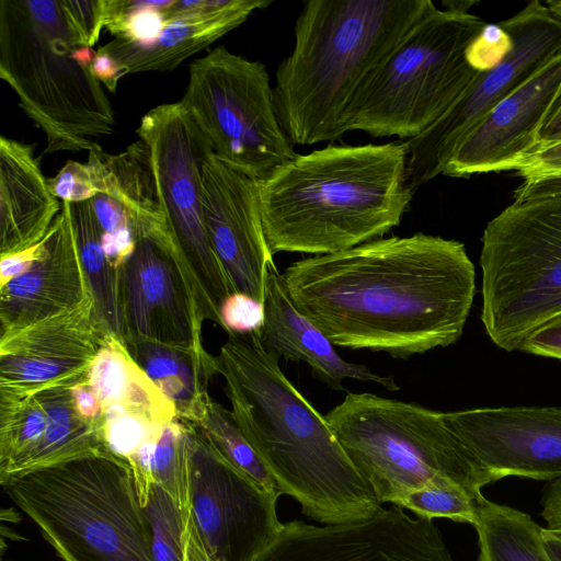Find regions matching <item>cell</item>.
Segmentation results:
<instances>
[{
	"mask_svg": "<svg viewBox=\"0 0 561 561\" xmlns=\"http://www.w3.org/2000/svg\"><path fill=\"white\" fill-rule=\"evenodd\" d=\"M283 277L293 305L334 346L397 358L456 343L476 291L465 245L425 233L306 257Z\"/></svg>",
	"mask_w": 561,
	"mask_h": 561,
	"instance_id": "6da1fadb",
	"label": "cell"
},
{
	"mask_svg": "<svg viewBox=\"0 0 561 561\" xmlns=\"http://www.w3.org/2000/svg\"><path fill=\"white\" fill-rule=\"evenodd\" d=\"M232 415L279 495L323 525L370 518L382 505L325 416L288 380L260 334L229 333L216 356Z\"/></svg>",
	"mask_w": 561,
	"mask_h": 561,
	"instance_id": "7a4b0ae2",
	"label": "cell"
},
{
	"mask_svg": "<svg viewBox=\"0 0 561 561\" xmlns=\"http://www.w3.org/2000/svg\"><path fill=\"white\" fill-rule=\"evenodd\" d=\"M412 196L404 141L330 145L259 182L273 254H331L381 238L401 222Z\"/></svg>",
	"mask_w": 561,
	"mask_h": 561,
	"instance_id": "3957f363",
	"label": "cell"
},
{
	"mask_svg": "<svg viewBox=\"0 0 561 561\" xmlns=\"http://www.w3.org/2000/svg\"><path fill=\"white\" fill-rule=\"evenodd\" d=\"M436 9L431 0H309L291 53L276 70L274 104L293 145L345 134L355 95L404 36Z\"/></svg>",
	"mask_w": 561,
	"mask_h": 561,
	"instance_id": "277c9868",
	"label": "cell"
},
{
	"mask_svg": "<svg viewBox=\"0 0 561 561\" xmlns=\"http://www.w3.org/2000/svg\"><path fill=\"white\" fill-rule=\"evenodd\" d=\"M61 0H0V78L45 134V153L101 151L116 119Z\"/></svg>",
	"mask_w": 561,
	"mask_h": 561,
	"instance_id": "5b68a950",
	"label": "cell"
},
{
	"mask_svg": "<svg viewBox=\"0 0 561 561\" xmlns=\"http://www.w3.org/2000/svg\"><path fill=\"white\" fill-rule=\"evenodd\" d=\"M0 483L64 561H153L131 470L108 449Z\"/></svg>",
	"mask_w": 561,
	"mask_h": 561,
	"instance_id": "8992f818",
	"label": "cell"
},
{
	"mask_svg": "<svg viewBox=\"0 0 561 561\" xmlns=\"http://www.w3.org/2000/svg\"><path fill=\"white\" fill-rule=\"evenodd\" d=\"M325 420L381 505L445 480L481 502L482 488L497 481L466 447L449 412L348 392Z\"/></svg>",
	"mask_w": 561,
	"mask_h": 561,
	"instance_id": "52a82bcc",
	"label": "cell"
},
{
	"mask_svg": "<svg viewBox=\"0 0 561 561\" xmlns=\"http://www.w3.org/2000/svg\"><path fill=\"white\" fill-rule=\"evenodd\" d=\"M485 22L434 9L369 76L345 116V131L412 139L439 121L479 71L466 49Z\"/></svg>",
	"mask_w": 561,
	"mask_h": 561,
	"instance_id": "ba28073f",
	"label": "cell"
},
{
	"mask_svg": "<svg viewBox=\"0 0 561 561\" xmlns=\"http://www.w3.org/2000/svg\"><path fill=\"white\" fill-rule=\"evenodd\" d=\"M481 241V320L497 347L515 351L561 313V194L513 202Z\"/></svg>",
	"mask_w": 561,
	"mask_h": 561,
	"instance_id": "9c48e42d",
	"label": "cell"
},
{
	"mask_svg": "<svg viewBox=\"0 0 561 561\" xmlns=\"http://www.w3.org/2000/svg\"><path fill=\"white\" fill-rule=\"evenodd\" d=\"M136 134L148 148L168 237L190 277L201 316L222 328L221 307L237 291L205 224L202 165L211 145L181 101L151 108Z\"/></svg>",
	"mask_w": 561,
	"mask_h": 561,
	"instance_id": "30bf717a",
	"label": "cell"
},
{
	"mask_svg": "<svg viewBox=\"0 0 561 561\" xmlns=\"http://www.w3.org/2000/svg\"><path fill=\"white\" fill-rule=\"evenodd\" d=\"M208 138L213 153L254 181L294 159L278 121L265 66L217 46L193 60L180 100Z\"/></svg>",
	"mask_w": 561,
	"mask_h": 561,
	"instance_id": "8fae6325",
	"label": "cell"
},
{
	"mask_svg": "<svg viewBox=\"0 0 561 561\" xmlns=\"http://www.w3.org/2000/svg\"><path fill=\"white\" fill-rule=\"evenodd\" d=\"M513 47L495 68L479 72L472 83L433 126L404 140L409 184L413 192L443 174L466 135L500 102L552 60L561 57V20L538 0L501 21Z\"/></svg>",
	"mask_w": 561,
	"mask_h": 561,
	"instance_id": "7c38bea8",
	"label": "cell"
},
{
	"mask_svg": "<svg viewBox=\"0 0 561 561\" xmlns=\"http://www.w3.org/2000/svg\"><path fill=\"white\" fill-rule=\"evenodd\" d=\"M187 448L191 505L213 560L254 561L283 527L278 496L229 463L190 423Z\"/></svg>",
	"mask_w": 561,
	"mask_h": 561,
	"instance_id": "4fadbf2b",
	"label": "cell"
},
{
	"mask_svg": "<svg viewBox=\"0 0 561 561\" xmlns=\"http://www.w3.org/2000/svg\"><path fill=\"white\" fill-rule=\"evenodd\" d=\"M254 561H454L433 519L382 506L359 522L291 520Z\"/></svg>",
	"mask_w": 561,
	"mask_h": 561,
	"instance_id": "5bb4252c",
	"label": "cell"
},
{
	"mask_svg": "<svg viewBox=\"0 0 561 561\" xmlns=\"http://www.w3.org/2000/svg\"><path fill=\"white\" fill-rule=\"evenodd\" d=\"M118 297L124 339L205 348L194 289L167 233L137 236L118 267Z\"/></svg>",
	"mask_w": 561,
	"mask_h": 561,
	"instance_id": "9a60e30c",
	"label": "cell"
},
{
	"mask_svg": "<svg viewBox=\"0 0 561 561\" xmlns=\"http://www.w3.org/2000/svg\"><path fill=\"white\" fill-rule=\"evenodd\" d=\"M106 336L89 300L0 337V397L22 399L84 381Z\"/></svg>",
	"mask_w": 561,
	"mask_h": 561,
	"instance_id": "2e32d148",
	"label": "cell"
},
{
	"mask_svg": "<svg viewBox=\"0 0 561 561\" xmlns=\"http://www.w3.org/2000/svg\"><path fill=\"white\" fill-rule=\"evenodd\" d=\"M202 183L206 229L217 257L237 293L264 304L267 277L276 266L263 229L259 182L211 152L202 165Z\"/></svg>",
	"mask_w": 561,
	"mask_h": 561,
	"instance_id": "e0dca14e",
	"label": "cell"
},
{
	"mask_svg": "<svg viewBox=\"0 0 561 561\" xmlns=\"http://www.w3.org/2000/svg\"><path fill=\"white\" fill-rule=\"evenodd\" d=\"M449 416L466 447L497 481L561 479V409L479 408Z\"/></svg>",
	"mask_w": 561,
	"mask_h": 561,
	"instance_id": "ac0fdd59",
	"label": "cell"
},
{
	"mask_svg": "<svg viewBox=\"0 0 561 561\" xmlns=\"http://www.w3.org/2000/svg\"><path fill=\"white\" fill-rule=\"evenodd\" d=\"M560 84L561 57L489 112L458 145L443 175L515 171L537 149L539 130Z\"/></svg>",
	"mask_w": 561,
	"mask_h": 561,
	"instance_id": "d6986e66",
	"label": "cell"
},
{
	"mask_svg": "<svg viewBox=\"0 0 561 561\" xmlns=\"http://www.w3.org/2000/svg\"><path fill=\"white\" fill-rule=\"evenodd\" d=\"M93 300L69 217L61 207L32 265L0 285V337Z\"/></svg>",
	"mask_w": 561,
	"mask_h": 561,
	"instance_id": "ffe728a7",
	"label": "cell"
},
{
	"mask_svg": "<svg viewBox=\"0 0 561 561\" xmlns=\"http://www.w3.org/2000/svg\"><path fill=\"white\" fill-rule=\"evenodd\" d=\"M263 347L276 358L302 360L331 389L342 390L344 379L399 389L392 376H381L362 364L344 360L330 340L293 305L283 274L270 272L264 299V324L260 333Z\"/></svg>",
	"mask_w": 561,
	"mask_h": 561,
	"instance_id": "44dd1931",
	"label": "cell"
},
{
	"mask_svg": "<svg viewBox=\"0 0 561 561\" xmlns=\"http://www.w3.org/2000/svg\"><path fill=\"white\" fill-rule=\"evenodd\" d=\"M272 0H206L204 9L169 19L152 42L137 44L114 38L96 50L111 56L122 76L170 71L192 55L237 28Z\"/></svg>",
	"mask_w": 561,
	"mask_h": 561,
	"instance_id": "7402d4cb",
	"label": "cell"
},
{
	"mask_svg": "<svg viewBox=\"0 0 561 561\" xmlns=\"http://www.w3.org/2000/svg\"><path fill=\"white\" fill-rule=\"evenodd\" d=\"M61 204L51 193L32 145L0 137V255L44 239Z\"/></svg>",
	"mask_w": 561,
	"mask_h": 561,
	"instance_id": "603a6c76",
	"label": "cell"
},
{
	"mask_svg": "<svg viewBox=\"0 0 561 561\" xmlns=\"http://www.w3.org/2000/svg\"><path fill=\"white\" fill-rule=\"evenodd\" d=\"M87 381L100 400L102 421L133 419L165 427L178 419L174 404L113 336H106Z\"/></svg>",
	"mask_w": 561,
	"mask_h": 561,
	"instance_id": "cb8c5ba5",
	"label": "cell"
},
{
	"mask_svg": "<svg viewBox=\"0 0 561 561\" xmlns=\"http://www.w3.org/2000/svg\"><path fill=\"white\" fill-rule=\"evenodd\" d=\"M122 343L134 362L174 404L178 417L195 424L210 398L208 385L218 374L216 356L205 348L148 340L127 337Z\"/></svg>",
	"mask_w": 561,
	"mask_h": 561,
	"instance_id": "d4e9b609",
	"label": "cell"
},
{
	"mask_svg": "<svg viewBox=\"0 0 561 561\" xmlns=\"http://www.w3.org/2000/svg\"><path fill=\"white\" fill-rule=\"evenodd\" d=\"M88 154L99 194L111 196L127 210L137 234H168L146 144L139 139L117 154L103 150Z\"/></svg>",
	"mask_w": 561,
	"mask_h": 561,
	"instance_id": "484cf974",
	"label": "cell"
},
{
	"mask_svg": "<svg viewBox=\"0 0 561 561\" xmlns=\"http://www.w3.org/2000/svg\"><path fill=\"white\" fill-rule=\"evenodd\" d=\"M71 389L59 386L36 393L45 407L47 424L39 442L11 477L107 449L99 426L77 411Z\"/></svg>",
	"mask_w": 561,
	"mask_h": 561,
	"instance_id": "4316f807",
	"label": "cell"
},
{
	"mask_svg": "<svg viewBox=\"0 0 561 561\" xmlns=\"http://www.w3.org/2000/svg\"><path fill=\"white\" fill-rule=\"evenodd\" d=\"M73 231L78 253L90 284L94 316L103 332L124 339L118 297V268L110 261L90 201L61 203Z\"/></svg>",
	"mask_w": 561,
	"mask_h": 561,
	"instance_id": "83f0119b",
	"label": "cell"
},
{
	"mask_svg": "<svg viewBox=\"0 0 561 561\" xmlns=\"http://www.w3.org/2000/svg\"><path fill=\"white\" fill-rule=\"evenodd\" d=\"M473 527L478 561H552L543 545L542 527L524 512L484 497Z\"/></svg>",
	"mask_w": 561,
	"mask_h": 561,
	"instance_id": "f1b7e54d",
	"label": "cell"
},
{
	"mask_svg": "<svg viewBox=\"0 0 561 561\" xmlns=\"http://www.w3.org/2000/svg\"><path fill=\"white\" fill-rule=\"evenodd\" d=\"M144 510L151 527L153 561H214L192 505L181 508L159 484H151Z\"/></svg>",
	"mask_w": 561,
	"mask_h": 561,
	"instance_id": "f546056e",
	"label": "cell"
},
{
	"mask_svg": "<svg viewBox=\"0 0 561 561\" xmlns=\"http://www.w3.org/2000/svg\"><path fill=\"white\" fill-rule=\"evenodd\" d=\"M192 425L229 463L267 493L280 496L273 477L242 434L231 410H227L210 397L201 417Z\"/></svg>",
	"mask_w": 561,
	"mask_h": 561,
	"instance_id": "4dcf8cb0",
	"label": "cell"
},
{
	"mask_svg": "<svg viewBox=\"0 0 561 561\" xmlns=\"http://www.w3.org/2000/svg\"><path fill=\"white\" fill-rule=\"evenodd\" d=\"M46 424V410L37 394L22 399L0 397V480L13 474L39 442Z\"/></svg>",
	"mask_w": 561,
	"mask_h": 561,
	"instance_id": "1f68e13d",
	"label": "cell"
},
{
	"mask_svg": "<svg viewBox=\"0 0 561 561\" xmlns=\"http://www.w3.org/2000/svg\"><path fill=\"white\" fill-rule=\"evenodd\" d=\"M479 503L463 486L445 480L407 493L396 505L419 517L447 518L473 526Z\"/></svg>",
	"mask_w": 561,
	"mask_h": 561,
	"instance_id": "d6a6232c",
	"label": "cell"
},
{
	"mask_svg": "<svg viewBox=\"0 0 561 561\" xmlns=\"http://www.w3.org/2000/svg\"><path fill=\"white\" fill-rule=\"evenodd\" d=\"M174 0H106L105 28L115 38L145 44L154 41Z\"/></svg>",
	"mask_w": 561,
	"mask_h": 561,
	"instance_id": "836d02e7",
	"label": "cell"
},
{
	"mask_svg": "<svg viewBox=\"0 0 561 561\" xmlns=\"http://www.w3.org/2000/svg\"><path fill=\"white\" fill-rule=\"evenodd\" d=\"M515 171L523 181L513 193L514 202L561 194V141L536 149Z\"/></svg>",
	"mask_w": 561,
	"mask_h": 561,
	"instance_id": "e575fe53",
	"label": "cell"
},
{
	"mask_svg": "<svg viewBox=\"0 0 561 561\" xmlns=\"http://www.w3.org/2000/svg\"><path fill=\"white\" fill-rule=\"evenodd\" d=\"M513 42L500 24H488L472 39L466 49L469 65L479 72H485L500 65L510 54Z\"/></svg>",
	"mask_w": 561,
	"mask_h": 561,
	"instance_id": "d590c367",
	"label": "cell"
},
{
	"mask_svg": "<svg viewBox=\"0 0 561 561\" xmlns=\"http://www.w3.org/2000/svg\"><path fill=\"white\" fill-rule=\"evenodd\" d=\"M48 185L61 203L85 202L99 194L89 164L71 160L48 179Z\"/></svg>",
	"mask_w": 561,
	"mask_h": 561,
	"instance_id": "8d00e7d4",
	"label": "cell"
},
{
	"mask_svg": "<svg viewBox=\"0 0 561 561\" xmlns=\"http://www.w3.org/2000/svg\"><path fill=\"white\" fill-rule=\"evenodd\" d=\"M220 316L227 334H260L264 324V304L236 293L225 301Z\"/></svg>",
	"mask_w": 561,
	"mask_h": 561,
	"instance_id": "74e56055",
	"label": "cell"
},
{
	"mask_svg": "<svg viewBox=\"0 0 561 561\" xmlns=\"http://www.w3.org/2000/svg\"><path fill=\"white\" fill-rule=\"evenodd\" d=\"M83 46L92 47L106 24V0H61Z\"/></svg>",
	"mask_w": 561,
	"mask_h": 561,
	"instance_id": "f35d334b",
	"label": "cell"
},
{
	"mask_svg": "<svg viewBox=\"0 0 561 561\" xmlns=\"http://www.w3.org/2000/svg\"><path fill=\"white\" fill-rule=\"evenodd\" d=\"M518 350L561 359V313L527 334Z\"/></svg>",
	"mask_w": 561,
	"mask_h": 561,
	"instance_id": "ab89813d",
	"label": "cell"
},
{
	"mask_svg": "<svg viewBox=\"0 0 561 561\" xmlns=\"http://www.w3.org/2000/svg\"><path fill=\"white\" fill-rule=\"evenodd\" d=\"M88 378V377H87ZM73 402L79 414L99 426L102 432V408L96 393L87 379L72 386ZM103 435V434H102Z\"/></svg>",
	"mask_w": 561,
	"mask_h": 561,
	"instance_id": "60d3db41",
	"label": "cell"
},
{
	"mask_svg": "<svg viewBox=\"0 0 561 561\" xmlns=\"http://www.w3.org/2000/svg\"><path fill=\"white\" fill-rule=\"evenodd\" d=\"M38 243L12 254L0 255V285L24 273L37 255Z\"/></svg>",
	"mask_w": 561,
	"mask_h": 561,
	"instance_id": "b9f144b4",
	"label": "cell"
},
{
	"mask_svg": "<svg viewBox=\"0 0 561 561\" xmlns=\"http://www.w3.org/2000/svg\"><path fill=\"white\" fill-rule=\"evenodd\" d=\"M541 516L547 528L561 530V479L549 481L541 500Z\"/></svg>",
	"mask_w": 561,
	"mask_h": 561,
	"instance_id": "7bdbcfd3",
	"label": "cell"
},
{
	"mask_svg": "<svg viewBox=\"0 0 561 561\" xmlns=\"http://www.w3.org/2000/svg\"><path fill=\"white\" fill-rule=\"evenodd\" d=\"M559 141H561V84L539 130L537 149Z\"/></svg>",
	"mask_w": 561,
	"mask_h": 561,
	"instance_id": "ee69618b",
	"label": "cell"
},
{
	"mask_svg": "<svg viewBox=\"0 0 561 561\" xmlns=\"http://www.w3.org/2000/svg\"><path fill=\"white\" fill-rule=\"evenodd\" d=\"M92 72L110 92L115 93L117 83L123 76L116 61L111 56L96 50V55L92 64Z\"/></svg>",
	"mask_w": 561,
	"mask_h": 561,
	"instance_id": "f6af8a7d",
	"label": "cell"
},
{
	"mask_svg": "<svg viewBox=\"0 0 561 561\" xmlns=\"http://www.w3.org/2000/svg\"><path fill=\"white\" fill-rule=\"evenodd\" d=\"M542 540L552 561H561V530L542 528Z\"/></svg>",
	"mask_w": 561,
	"mask_h": 561,
	"instance_id": "bcb514c9",
	"label": "cell"
},
{
	"mask_svg": "<svg viewBox=\"0 0 561 561\" xmlns=\"http://www.w3.org/2000/svg\"><path fill=\"white\" fill-rule=\"evenodd\" d=\"M442 4L445 7V10L458 12V13H469L468 10L470 7L474 5V1H443Z\"/></svg>",
	"mask_w": 561,
	"mask_h": 561,
	"instance_id": "7dc6e473",
	"label": "cell"
},
{
	"mask_svg": "<svg viewBox=\"0 0 561 561\" xmlns=\"http://www.w3.org/2000/svg\"><path fill=\"white\" fill-rule=\"evenodd\" d=\"M545 5L554 16L561 20V0H549Z\"/></svg>",
	"mask_w": 561,
	"mask_h": 561,
	"instance_id": "c3c4849f",
	"label": "cell"
}]
</instances>
